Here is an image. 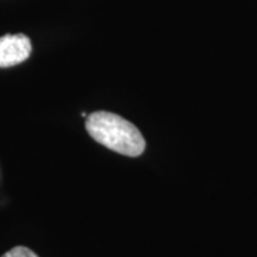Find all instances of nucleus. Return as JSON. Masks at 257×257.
Returning a JSON list of instances; mask_svg holds the SVG:
<instances>
[{
    "instance_id": "obj_1",
    "label": "nucleus",
    "mask_w": 257,
    "mask_h": 257,
    "mask_svg": "<svg viewBox=\"0 0 257 257\" xmlns=\"http://www.w3.org/2000/svg\"><path fill=\"white\" fill-rule=\"evenodd\" d=\"M86 130L97 143L128 157L140 156L146 142L140 130L126 119L109 111H96L86 117Z\"/></svg>"
},
{
    "instance_id": "obj_2",
    "label": "nucleus",
    "mask_w": 257,
    "mask_h": 257,
    "mask_svg": "<svg viewBox=\"0 0 257 257\" xmlns=\"http://www.w3.org/2000/svg\"><path fill=\"white\" fill-rule=\"evenodd\" d=\"M32 55V42L26 35H5L0 37V67L23 63Z\"/></svg>"
},
{
    "instance_id": "obj_3",
    "label": "nucleus",
    "mask_w": 257,
    "mask_h": 257,
    "mask_svg": "<svg viewBox=\"0 0 257 257\" xmlns=\"http://www.w3.org/2000/svg\"><path fill=\"white\" fill-rule=\"evenodd\" d=\"M2 257H39L30 248L25 247V246H16L13 247L12 250H9L8 253H5Z\"/></svg>"
}]
</instances>
